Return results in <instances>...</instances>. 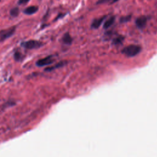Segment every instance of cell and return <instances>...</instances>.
Wrapping results in <instances>:
<instances>
[{
	"instance_id": "1",
	"label": "cell",
	"mask_w": 157,
	"mask_h": 157,
	"mask_svg": "<svg viewBox=\"0 0 157 157\" xmlns=\"http://www.w3.org/2000/svg\"><path fill=\"white\" fill-rule=\"evenodd\" d=\"M142 50L140 45L131 44L123 48L121 50V53L128 57H134L138 55Z\"/></svg>"
},
{
	"instance_id": "2",
	"label": "cell",
	"mask_w": 157,
	"mask_h": 157,
	"mask_svg": "<svg viewBox=\"0 0 157 157\" xmlns=\"http://www.w3.org/2000/svg\"><path fill=\"white\" fill-rule=\"evenodd\" d=\"M15 29L16 27L13 26L7 29L0 30V42H2L10 37L15 33Z\"/></svg>"
},
{
	"instance_id": "3",
	"label": "cell",
	"mask_w": 157,
	"mask_h": 157,
	"mask_svg": "<svg viewBox=\"0 0 157 157\" xmlns=\"http://www.w3.org/2000/svg\"><path fill=\"white\" fill-rule=\"evenodd\" d=\"M21 45L27 49H36L41 47L43 45V43L36 40H29L21 43Z\"/></svg>"
},
{
	"instance_id": "4",
	"label": "cell",
	"mask_w": 157,
	"mask_h": 157,
	"mask_svg": "<svg viewBox=\"0 0 157 157\" xmlns=\"http://www.w3.org/2000/svg\"><path fill=\"white\" fill-rule=\"evenodd\" d=\"M54 61H55V59L53 58V56L52 55H49L44 58L38 59L36 64L38 67H42V66L52 64V63H54Z\"/></svg>"
},
{
	"instance_id": "5",
	"label": "cell",
	"mask_w": 157,
	"mask_h": 157,
	"mask_svg": "<svg viewBox=\"0 0 157 157\" xmlns=\"http://www.w3.org/2000/svg\"><path fill=\"white\" fill-rule=\"evenodd\" d=\"M148 18L145 15H141L138 17L135 20V25L137 28L140 29H144L147 24Z\"/></svg>"
},
{
	"instance_id": "6",
	"label": "cell",
	"mask_w": 157,
	"mask_h": 157,
	"mask_svg": "<svg viewBox=\"0 0 157 157\" xmlns=\"http://www.w3.org/2000/svg\"><path fill=\"white\" fill-rule=\"evenodd\" d=\"M106 15H104L102 16L101 17H99L98 18H95L93 20L91 25V27L93 29H98L99 28V26H101V25L104 21V20L106 18Z\"/></svg>"
},
{
	"instance_id": "7",
	"label": "cell",
	"mask_w": 157,
	"mask_h": 157,
	"mask_svg": "<svg viewBox=\"0 0 157 157\" xmlns=\"http://www.w3.org/2000/svg\"><path fill=\"white\" fill-rule=\"evenodd\" d=\"M115 21V16H111L109 18H108L106 20H105V21L104 22V25H103V28L104 29H107L109 28H110V26H112L114 22Z\"/></svg>"
},
{
	"instance_id": "8",
	"label": "cell",
	"mask_w": 157,
	"mask_h": 157,
	"mask_svg": "<svg viewBox=\"0 0 157 157\" xmlns=\"http://www.w3.org/2000/svg\"><path fill=\"white\" fill-rule=\"evenodd\" d=\"M66 61H61L59 63H58L57 64H56L55 66H50V67H47L45 69V71H47V72H50V71H52L54 69H58V68H59L61 67H63L64 66V65L66 64Z\"/></svg>"
},
{
	"instance_id": "9",
	"label": "cell",
	"mask_w": 157,
	"mask_h": 157,
	"mask_svg": "<svg viewBox=\"0 0 157 157\" xmlns=\"http://www.w3.org/2000/svg\"><path fill=\"white\" fill-rule=\"evenodd\" d=\"M38 10V7L36 6H31L26 7L24 10L23 13L26 15H33Z\"/></svg>"
},
{
	"instance_id": "10",
	"label": "cell",
	"mask_w": 157,
	"mask_h": 157,
	"mask_svg": "<svg viewBox=\"0 0 157 157\" xmlns=\"http://www.w3.org/2000/svg\"><path fill=\"white\" fill-rule=\"evenodd\" d=\"M124 40V36L122 35H118L114 37L112 40V44L114 45H118L123 43Z\"/></svg>"
},
{
	"instance_id": "11",
	"label": "cell",
	"mask_w": 157,
	"mask_h": 157,
	"mask_svg": "<svg viewBox=\"0 0 157 157\" xmlns=\"http://www.w3.org/2000/svg\"><path fill=\"white\" fill-rule=\"evenodd\" d=\"M72 38L69 33H66L62 37V42L66 45H71L72 42Z\"/></svg>"
},
{
	"instance_id": "12",
	"label": "cell",
	"mask_w": 157,
	"mask_h": 157,
	"mask_svg": "<svg viewBox=\"0 0 157 157\" xmlns=\"http://www.w3.org/2000/svg\"><path fill=\"white\" fill-rule=\"evenodd\" d=\"M23 55L21 54V52H20L19 51H17L14 53L13 54V58H14V59L17 61H21L23 58Z\"/></svg>"
},
{
	"instance_id": "13",
	"label": "cell",
	"mask_w": 157,
	"mask_h": 157,
	"mask_svg": "<svg viewBox=\"0 0 157 157\" xmlns=\"http://www.w3.org/2000/svg\"><path fill=\"white\" fill-rule=\"evenodd\" d=\"M20 13V10L18 7H13L10 10V14L12 17H17Z\"/></svg>"
},
{
	"instance_id": "14",
	"label": "cell",
	"mask_w": 157,
	"mask_h": 157,
	"mask_svg": "<svg viewBox=\"0 0 157 157\" xmlns=\"http://www.w3.org/2000/svg\"><path fill=\"white\" fill-rule=\"evenodd\" d=\"M131 19V15H126V16H123L120 18V22L121 23H127L129 21H130V20Z\"/></svg>"
},
{
	"instance_id": "15",
	"label": "cell",
	"mask_w": 157,
	"mask_h": 157,
	"mask_svg": "<svg viewBox=\"0 0 157 157\" xmlns=\"http://www.w3.org/2000/svg\"><path fill=\"white\" fill-rule=\"evenodd\" d=\"M111 0H98L97 2V4H102L104 3H106L108 2H110Z\"/></svg>"
},
{
	"instance_id": "16",
	"label": "cell",
	"mask_w": 157,
	"mask_h": 157,
	"mask_svg": "<svg viewBox=\"0 0 157 157\" xmlns=\"http://www.w3.org/2000/svg\"><path fill=\"white\" fill-rule=\"evenodd\" d=\"M29 0H18V4L19 5H23L26 4Z\"/></svg>"
},
{
	"instance_id": "17",
	"label": "cell",
	"mask_w": 157,
	"mask_h": 157,
	"mask_svg": "<svg viewBox=\"0 0 157 157\" xmlns=\"http://www.w3.org/2000/svg\"><path fill=\"white\" fill-rule=\"evenodd\" d=\"M118 1H119V0H111L110 2V4H113V3H115L116 2H117Z\"/></svg>"
}]
</instances>
